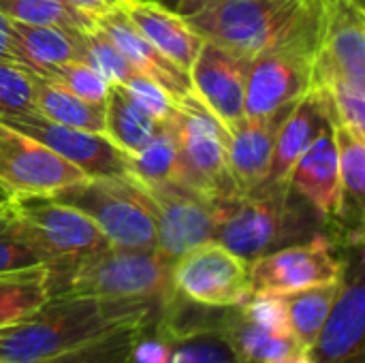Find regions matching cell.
<instances>
[{
    "instance_id": "17",
    "label": "cell",
    "mask_w": 365,
    "mask_h": 363,
    "mask_svg": "<svg viewBox=\"0 0 365 363\" xmlns=\"http://www.w3.org/2000/svg\"><path fill=\"white\" fill-rule=\"evenodd\" d=\"M295 105L297 103H289L272 113L244 118L233 131H229L227 163L237 193H250L265 184L276 139Z\"/></svg>"
},
{
    "instance_id": "1",
    "label": "cell",
    "mask_w": 365,
    "mask_h": 363,
    "mask_svg": "<svg viewBox=\"0 0 365 363\" xmlns=\"http://www.w3.org/2000/svg\"><path fill=\"white\" fill-rule=\"evenodd\" d=\"M175 11L203 41L246 60L321 41L323 0H180Z\"/></svg>"
},
{
    "instance_id": "40",
    "label": "cell",
    "mask_w": 365,
    "mask_h": 363,
    "mask_svg": "<svg viewBox=\"0 0 365 363\" xmlns=\"http://www.w3.org/2000/svg\"><path fill=\"white\" fill-rule=\"evenodd\" d=\"M0 60H13V28L4 15H0Z\"/></svg>"
},
{
    "instance_id": "10",
    "label": "cell",
    "mask_w": 365,
    "mask_h": 363,
    "mask_svg": "<svg viewBox=\"0 0 365 363\" xmlns=\"http://www.w3.org/2000/svg\"><path fill=\"white\" fill-rule=\"evenodd\" d=\"M139 186L145 195L148 210L154 218L156 250L163 257L175 261L195 246L214 240L216 201L178 182Z\"/></svg>"
},
{
    "instance_id": "41",
    "label": "cell",
    "mask_w": 365,
    "mask_h": 363,
    "mask_svg": "<svg viewBox=\"0 0 365 363\" xmlns=\"http://www.w3.org/2000/svg\"><path fill=\"white\" fill-rule=\"evenodd\" d=\"M276 363H312V357H310V351H302V353H297V355H293V357H289L284 362Z\"/></svg>"
},
{
    "instance_id": "6",
    "label": "cell",
    "mask_w": 365,
    "mask_h": 363,
    "mask_svg": "<svg viewBox=\"0 0 365 363\" xmlns=\"http://www.w3.org/2000/svg\"><path fill=\"white\" fill-rule=\"evenodd\" d=\"M86 214L118 248H156L154 218L133 178H86L51 195Z\"/></svg>"
},
{
    "instance_id": "30",
    "label": "cell",
    "mask_w": 365,
    "mask_h": 363,
    "mask_svg": "<svg viewBox=\"0 0 365 363\" xmlns=\"http://www.w3.org/2000/svg\"><path fill=\"white\" fill-rule=\"evenodd\" d=\"M336 148H338V167L342 184V218L355 210L361 218L365 197V137L355 135L342 124L334 126Z\"/></svg>"
},
{
    "instance_id": "21",
    "label": "cell",
    "mask_w": 365,
    "mask_h": 363,
    "mask_svg": "<svg viewBox=\"0 0 365 363\" xmlns=\"http://www.w3.org/2000/svg\"><path fill=\"white\" fill-rule=\"evenodd\" d=\"M118 11L171 62H175L186 73L190 71L203 39L178 11L150 0H120Z\"/></svg>"
},
{
    "instance_id": "4",
    "label": "cell",
    "mask_w": 365,
    "mask_h": 363,
    "mask_svg": "<svg viewBox=\"0 0 365 363\" xmlns=\"http://www.w3.org/2000/svg\"><path fill=\"white\" fill-rule=\"evenodd\" d=\"M9 210L47 270L49 297L77 263L109 246L86 214L51 195H15Z\"/></svg>"
},
{
    "instance_id": "18",
    "label": "cell",
    "mask_w": 365,
    "mask_h": 363,
    "mask_svg": "<svg viewBox=\"0 0 365 363\" xmlns=\"http://www.w3.org/2000/svg\"><path fill=\"white\" fill-rule=\"evenodd\" d=\"M336 124H338V118H336L327 90L319 86H310L280 128L265 184L289 188V175L297 158L308 150V145L323 131L334 128Z\"/></svg>"
},
{
    "instance_id": "25",
    "label": "cell",
    "mask_w": 365,
    "mask_h": 363,
    "mask_svg": "<svg viewBox=\"0 0 365 363\" xmlns=\"http://www.w3.org/2000/svg\"><path fill=\"white\" fill-rule=\"evenodd\" d=\"M225 336L231 340L242 363L284 362L304 351L293 336H278L263 329L261 325L246 319L240 308H233L225 327Z\"/></svg>"
},
{
    "instance_id": "29",
    "label": "cell",
    "mask_w": 365,
    "mask_h": 363,
    "mask_svg": "<svg viewBox=\"0 0 365 363\" xmlns=\"http://www.w3.org/2000/svg\"><path fill=\"white\" fill-rule=\"evenodd\" d=\"M178 173V135L171 118L160 124L152 141L137 154H130V178L145 186L175 182Z\"/></svg>"
},
{
    "instance_id": "39",
    "label": "cell",
    "mask_w": 365,
    "mask_h": 363,
    "mask_svg": "<svg viewBox=\"0 0 365 363\" xmlns=\"http://www.w3.org/2000/svg\"><path fill=\"white\" fill-rule=\"evenodd\" d=\"M66 4H71L73 9L90 15V17H101L113 9H118L120 0H64Z\"/></svg>"
},
{
    "instance_id": "9",
    "label": "cell",
    "mask_w": 365,
    "mask_h": 363,
    "mask_svg": "<svg viewBox=\"0 0 365 363\" xmlns=\"http://www.w3.org/2000/svg\"><path fill=\"white\" fill-rule=\"evenodd\" d=\"M344 259L325 235H312L304 244L282 246L248 263L252 295H289L310 287L340 282Z\"/></svg>"
},
{
    "instance_id": "12",
    "label": "cell",
    "mask_w": 365,
    "mask_h": 363,
    "mask_svg": "<svg viewBox=\"0 0 365 363\" xmlns=\"http://www.w3.org/2000/svg\"><path fill=\"white\" fill-rule=\"evenodd\" d=\"M365 285L361 240L351 242L331 312L310 349L312 363H364Z\"/></svg>"
},
{
    "instance_id": "11",
    "label": "cell",
    "mask_w": 365,
    "mask_h": 363,
    "mask_svg": "<svg viewBox=\"0 0 365 363\" xmlns=\"http://www.w3.org/2000/svg\"><path fill=\"white\" fill-rule=\"evenodd\" d=\"M319 39L259 53L246 71V118H257L297 103L312 86Z\"/></svg>"
},
{
    "instance_id": "33",
    "label": "cell",
    "mask_w": 365,
    "mask_h": 363,
    "mask_svg": "<svg viewBox=\"0 0 365 363\" xmlns=\"http://www.w3.org/2000/svg\"><path fill=\"white\" fill-rule=\"evenodd\" d=\"M45 267L9 205L0 212V276Z\"/></svg>"
},
{
    "instance_id": "38",
    "label": "cell",
    "mask_w": 365,
    "mask_h": 363,
    "mask_svg": "<svg viewBox=\"0 0 365 363\" xmlns=\"http://www.w3.org/2000/svg\"><path fill=\"white\" fill-rule=\"evenodd\" d=\"M122 88L130 94V98L143 111H148L158 122H167L173 116V111H175L178 103L156 81H152L150 77H145L141 73H135L133 77H128L122 83Z\"/></svg>"
},
{
    "instance_id": "32",
    "label": "cell",
    "mask_w": 365,
    "mask_h": 363,
    "mask_svg": "<svg viewBox=\"0 0 365 363\" xmlns=\"http://www.w3.org/2000/svg\"><path fill=\"white\" fill-rule=\"evenodd\" d=\"M141 325L143 323L111 329L86 344H79L75 349L62 351L58 355H51L47 359L34 363H128Z\"/></svg>"
},
{
    "instance_id": "31",
    "label": "cell",
    "mask_w": 365,
    "mask_h": 363,
    "mask_svg": "<svg viewBox=\"0 0 365 363\" xmlns=\"http://www.w3.org/2000/svg\"><path fill=\"white\" fill-rule=\"evenodd\" d=\"M0 15L11 21L58 26L81 32H88L96 26V17L73 9L64 0H0Z\"/></svg>"
},
{
    "instance_id": "26",
    "label": "cell",
    "mask_w": 365,
    "mask_h": 363,
    "mask_svg": "<svg viewBox=\"0 0 365 363\" xmlns=\"http://www.w3.org/2000/svg\"><path fill=\"white\" fill-rule=\"evenodd\" d=\"M340 282H329L321 287H310L304 291H295L284 297L289 325L304 351H310L331 312L336 302Z\"/></svg>"
},
{
    "instance_id": "42",
    "label": "cell",
    "mask_w": 365,
    "mask_h": 363,
    "mask_svg": "<svg viewBox=\"0 0 365 363\" xmlns=\"http://www.w3.org/2000/svg\"><path fill=\"white\" fill-rule=\"evenodd\" d=\"M150 2H158V4H163V6H169V9H178V4H180V0H150Z\"/></svg>"
},
{
    "instance_id": "43",
    "label": "cell",
    "mask_w": 365,
    "mask_h": 363,
    "mask_svg": "<svg viewBox=\"0 0 365 363\" xmlns=\"http://www.w3.org/2000/svg\"><path fill=\"white\" fill-rule=\"evenodd\" d=\"M9 199H11V195L0 186V203H2V205H6V203H9Z\"/></svg>"
},
{
    "instance_id": "22",
    "label": "cell",
    "mask_w": 365,
    "mask_h": 363,
    "mask_svg": "<svg viewBox=\"0 0 365 363\" xmlns=\"http://www.w3.org/2000/svg\"><path fill=\"white\" fill-rule=\"evenodd\" d=\"M13 28V60L41 75L47 68L68 62L83 60L86 32L66 30L58 26H34L11 21Z\"/></svg>"
},
{
    "instance_id": "16",
    "label": "cell",
    "mask_w": 365,
    "mask_h": 363,
    "mask_svg": "<svg viewBox=\"0 0 365 363\" xmlns=\"http://www.w3.org/2000/svg\"><path fill=\"white\" fill-rule=\"evenodd\" d=\"M246 58L233 56L210 41H203L188 71L192 94L227 133L246 118Z\"/></svg>"
},
{
    "instance_id": "23",
    "label": "cell",
    "mask_w": 365,
    "mask_h": 363,
    "mask_svg": "<svg viewBox=\"0 0 365 363\" xmlns=\"http://www.w3.org/2000/svg\"><path fill=\"white\" fill-rule=\"evenodd\" d=\"M163 122L143 111L120 83H109L105 98V135L128 156L145 148Z\"/></svg>"
},
{
    "instance_id": "2",
    "label": "cell",
    "mask_w": 365,
    "mask_h": 363,
    "mask_svg": "<svg viewBox=\"0 0 365 363\" xmlns=\"http://www.w3.org/2000/svg\"><path fill=\"white\" fill-rule=\"evenodd\" d=\"M158 306L109 304L92 297H49L36 312L0 327V362L34 363L86 344L111 329L152 321Z\"/></svg>"
},
{
    "instance_id": "45",
    "label": "cell",
    "mask_w": 365,
    "mask_h": 363,
    "mask_svg": "<svg viewBox=\"0 0 365 363\" xmlns=\"http://www.w3.org/2000/svg\"><path fill=\"white\" fill-rule=\"evenodd\" d=\"M0 363H4V362H0Z\"/></svg>"
},
{
    "instance_id": "28",
    "label": "cell",
    "mask_w": 365,
    "mask_h": 363,
    "mask_svg": "<svg viewBox=\"0 0 365 363\" xmlns=\"http://www.w3.org/2000/svg\"><path fill=\"white\" fill-rule=\"evenodd\" d=\"M49 300L47 270L0 276V327L24 321Z\"/></svg>"
},
{
    "instance_id": "44",
    "label": "cell",
    "mask_w": 365,
    "mask_h": 363,
    "mask_svg": "<svg viewBox=\"0 0 365 363\" xmlns=\"http://www.w3.org/2000/svg\"><path fill=\"white\" fill-rule=\"evenodd\" d=\"M6 205H9V203H6ZM6 205H2V203H0V212H2V210H6Z\"/></svg>"
},
{
    "instance_id": "19",
    "label": "cell",
    "mask_w": 365,
    "mask_h": 363,
    "mask_svg": "<svg viewBox=\"0 0 365 363\" xmlns=\"http://www.w3.org/2000/svg\"><path fill=\"white\" fill-rule=\"evenodd\" d=\"M289 188L304 197L321 218H342V184L334 128L323 131L297 158Z\"/></svg>"
},
{
    "instance_id": "3",
    "label": "cell",
    "mask_w": 365,
    "mask_h": 363,
    "mask_svg": "<svg viewBox=\"0 0 365 363\" xmlns=\"http://www.w3.org/2000/svg\"><path fill=\"white\" fill-rule=\"evenodd\" d=\"M173 261L156 248L107 246L77 263L51 297L75 295L109 304H141L163 308L173 295Z\"/></svg>"
},
{
    "instance_id": "24",
    "label": "cell",
    "mask_w": 365,
    "mask_h": 363,
    "mask_svg": "<svg viewBox=\"0 0 365 363\" xmlns=\"http://www.w3.org/2000/svg\"><path fill=\"white\" fill-rule=\"evenodd\" d=\"M34 88V111L56 124L105 133V105L88 103L66 88L32 73Z\"/></svg>"
},
{
    "instance_id": "36",
    "label": "cell",
    "mask_w": 365,
    "mask_h": 363,
    "mask_svg": "<svg viewBox=\"0 0 365 363\" xmlns=\"http://www.w3.org/2000/svg\"><path fill=\"white\" fill-rule=\"evenodd\" d=\"M83 41H86L83 62H88L92 68H96L109 83L122 86L128 77H133L137 73L128 64V60L122 56V51L115 47V43L98 26L88 30Z\"/></svg>"
},
{
    "instance_id": "14",
    "label": "cell",
    "mask_w": 365,
    "mask_h": 363,
    "mask_svg": "<svg viewBox=\"0 0 365 363\" xmlns=\"http://www.w3.org/2000/svg\"><path fill=\"white\" fill-rule=\"evenodd\" d=\"M331 81L365 86L364 0H323V26L312 86L325 88Z\"/></svg>"
},
{
    "instance_id": "20",
    "label": "cell",
    "mask_w": 365,
    "mask_h": 363,
    "mask_svg": "<svg viewBox=\"0 0 365 363\" xmlns=\"http://www.w3.org/2000/svg\"><path fill=\"white\" fill-rule=\"evenodd\" d=\"M96 26L115 43V47L122 51V56L137 73L156 81L175 103L192 94L188 73L180 68L175 62H171L150 41H145L118 9L96 17Z\"/></svg>"
},
{
    "instance_id": "7",
    "label": "cell",
    "mask_w": 365,
    "mask_h": 363,
    "mask_svg": "<svg viewBox=\"0 0 365 363\" xmlns=\"http://www.w3.org/2000/svg\"><path fill=\"white\" fill-rule=\"evenodd\" d=\"M171 122L178 135L175 182L212 201L235 195L237 188L233 186L227 163L229 133L225 126L195 94L175 105Z\"/></svg>"
},
{
    "instance_id": "15",
    "label": "cell",
    "mask_w": 365,
    "mask_h": 363,
    "mask_svg": "<svg viewBox=\"0 0 365 363\" xmlns=\"http://www.w3.org/2000/svg\"><path fill=\"white\" fill-rule=\"evenodd\" d=\"M86 175L30 135L0 122V186L11 195H53Z\"/></svg>"
},
{
    "instance_id": "35",
    "label": "cell",
    "mask_w": 365,
    "mask_h": 363,
    "mask_svg": "<svg viewBox=\"0 0 365 363\" xmlns=\"http://www.w3.org/2000/svg\"><path fill=\"white\" fill-rule=\"evenodd\" d=\"M34 113L32 71L13 60H0V120Z\"/></svg>"
},
{
    "instance_id": "5",
    "label": "cell",
    "mask_w": 365,
    "mask_h": 363,
    "mask_svg": "<svg viewBox=\"0 0 365 363\" xmlns=\"http://www.w3.org/2000/svg\"><path fill=\"white\" fill-rule=\"evenodd\" d=\"M289 195V188L263 184L216 201L214 240L248 263L282 248L304 231L295 225Z\"/></svg>"
},
{
    "instance_id": "37",
    "label": "cell",
    "mask_w": 365,
    "mask_h": 363,
    "mask_svg": "<svg viewBox=\"0 0 365 363\" xmlns=\"http://www.w3.org/2000/svg\"><path fill=\"white\" fill-rule=\"evenodd\" d=\"M237 308L246 319L261 325L263 329L278 334V336H293L291 325H289L287 304H284L282 295H250Z\"/></svg>"
},
{
    "instance_id": "34",
    "label": "cell",
    "mask_w": 365,
    "mask_h": 363,
    "mask_svg": "<svg viewBox=\"0 0 365 363\" xmlns=\"http://www.w3.org/2000/svg\"><path fill=\"white\" fill-rule=\"evenodd\" d=\"M41 77L66 88L75 96L94 105H105V98L109 92V81L83 60H68V62L56 64L47 68L45 73H41Z\"/></svg>"
},
{
    "instance_id": "27",
    "label": "cell",
    "mask_w": 365,
    "mask_h": 363,
    "mask_svg": "<svg viewBox=\"0 0 365 363\" xmlns=\"http://www.w3.org/2000/svg\"><path fill=\"white\" fill-rule=\"evenodd\" d=\"M165 329L169 353L163 363H242L222 329H171L169 325Z\"/></svg>"
},
{
    "instance_id": "13",
    "label": "cell",
    "mask_w": 365,
    "mask_h": 363,
    "mask_svg": "<svg viewBox=\"0 0 365 363\" xmlns=\"http://www.w3.org/2000/svg\"><path fill=\"white\" fill-rule=\"evenodd\" d=\"M47 145L86 178H130V156L105 133H92L56 124L43 116L21 113L0 120Z\"/></svg>"
},
{
    "instance_id": "8",
    "label": "cell",
    "mask_w": 365,
    "mask_h": 363,
    "mask_svg": "<svg viewBox=\"0 0 365 363\" xmlns=\"http://www.w3.org/2000/svg\"><path fill=\"white\" fill-rule=\"evenodd\" d=\"M171 285L180 297L207 308H237L252 295L248 261L216 240L178 257L171 267Z\"/></svg>"
}]
</instances>
